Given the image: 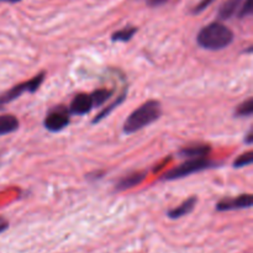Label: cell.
I'll list each match as a JSON object with an SVG mask.
<instances>
[{"mask_svg":"<svg viewBox=\"0 0 253 253\" xmlns=\"http://www.w3.org/2000/svg\"><path fill=\"white\" fill-rule=\"evenodd\" d=\"M71 123V116L69 111H67L63 108H56L52 111H49L48 115L46 116L43 121V126L49 132H59Z\"/></svg>","mask_w":253,"mask_h":253,"instance_id":"5","label":"cell"},{"mask_svg":"<svg viewBox=\"0 0 253 253\" xmlns=\"http://www.w3.org/2000/svg\"><path fill=\"white\" fill-rule=\"evenodd\" d=\"M7 227H9V222H7V220H5L4 217L0 216V234H2Z\"/></svg>","mask_w":253,"mask_h":253,"instance_id":"21","label":"cell"},{"mask_svg":"<svg viewBox=\"0 0 253 253\" xmlns=\"http://www.w3.org/2000/svg\"><path fill=\"white\" fill-rule=\"evenodd\" d=\"M253 142V131L252 128L249 131V133H247V137H246V143H249V145H251Z\"/></svg>","mask_w":253,"mask_h":253,"instance_id":"22","label":"cell"},{"mask_svg":"<svg viewBox=\"0 0 253 253\" xmlns=\"http://www.w3.org/2000/svg\"><path fill=\"white\" fill-rule=\"evenodd\" d=\"M126 95H127V89L125 88V89H124V90H123V93H121L120 95H119V98L116 99L115 101H113V103H111L110 105L106 106V108L104 109L103 111H100V113H99L98 115H96L95 118L93 119V121H91V124H98V123H100V121L103 120V119H105L106 116H108L109 114H110L111 111L114 110V109L118 108V106L120 105V104L123 103L124 100H125V99H126Z\"/></svg>","mask_w":253,"mask_h":253,"instance_id":"13","label":"cell"},{"mask_svg":"<svg viewBox=\"0 0 253 253\" xmlns=\"http://www.w3.org/2000/svg\"><path fill=\"white\" fill-rule=\"evenodd\" d=\"M253 205V197L251 194H242L237 198H227L220 200L216 204L217 211H232V210L250 209Z\"/></svg>","mask_w":253,"mask_h":253,"instance_id":"6","label":"cell"},{"mask_svg":"<svg viewBox=\"0 0 253 253\" xmlns=\"http://www.w3.org/2000/svg\"><path fill=\"white\" fill-rule=\"evenodd\" d=\"M146 172H132L130 174H126L125 177L121 178L115 184L116 192H125V190L131 189L133 187H137L138 184L145 180Z\"/></svg>","mask_w":253,"mask_h":253,"instance_id":"9","label":"cell"},{"mask_svg":"<svg viewBox=\"0 0 253 253\" xmlns=\"http://www.w3.org/2000/svg\"><path fill=\"white\" fill-rule=\"evenodd\" d=\"M93 108L94 106L90 94L81 93L77 94L73 98V100L71 101L69 114H73V115H85V114L90 113Z\"/></svg>","mask_w":253,"mask_h":253,"instance_id":"7","label":"cell"},{"mask_svg":"<svg viewBox=\"0 0 253 253\" xmlns=\"http://www.w3.org/2000/svg\"><path fill=\"white\" fill-rule=\"evenodd\" d=\"M253 163V152L249 151V152H245L244 155L239 156V157L235 160V162L232 163V167L234 168H242L250 166Z\"/></svg>","mask_w":253,"mask_h":253,"instance_id":"17","label":"cell"},{"mask_svg":"<svg viewBox=\"0 0 253 253\" xmlns=\"http://www.w3.org/2000/svg\"><path fill=\"white\" fill-rule=\"evenodd\" d=\"M244 0H227L226 2L220 6L219 12H217V17L220 20H229L232 15L235 14L237 9H239L240 5L242 4Z\"/></svg>","mask_w":253,"mask_h":253,"instance_id":"12","label":"cell"},{"mask_svg":"<svg viewBox=\"0 0 253 253\" xmlns=\"http://www.w3.org/2000/svg\"><path fill=\"white\" fill-rule=\"evenodd\" d=\"M197 203H198L197 197L188 198V199L184 200V202H183L179 207L174 208V209H170L169 211L167 212L168 217L172 220H177V219H180V217L185 216V215L190 214V212L194 210Z\"/></svg>","mask_w":253,"mask_h":253,"instance_id":"10","label":"cell"},{"mask_svg":"<svg viewBox=\"0 0 253 253\" xmlns=\"http://www.w3.org/2000/svg\"><path fill=\"white\" fill-rule=\"evenodd\" d=\"M0 1H6V2H19L21 0H0Z\"/></svg>","mask_w":253,"mask_h":253,"instance_id":"23","label":"cell"},{"mask_svg":"<svg viewBox=\"0 0 253 253\" xmlns=\"http://www.w3.org/2000/svg\"><path fill=\"white\" fill-rule=\"evenodd\" d=\"M234 41V32L221 22H211L199 31L197 42L202 48L219 51L226 48Z\"/></svg>","mask_w":253,"mask_h":253,"instance_id":"1","label":"cell"},{"mask_svg":"<svg viewBox=\"0 0 253 253\" xmlns=\"http://www.w3.org/2000/svg\"><path fill=\"white\" fill-rule=\"evenodd\" d=\"M136 32H137V27L126 26L124 27V29L119 30V31L114 32V34L111 35V40H113L114 42H127L135 36Z\"/></svg>","mask_w":253,"mask_h":253,"instance_id":"14","label":"cell"},{"mask_svg":"<svg viewBox=\"0 0 253 253\" xmlns=\"http://www.w3.org/2000/svg\"><path fill=\"white\" fill-rule=\"evenodd\" d=\"M211 152V146L208 143H195V145L187 146L180 148L178 155L184 158H202L207 157Z\"/></svg>","mask_w":253,"mask_h":253,"instance_id":"8","label":"cell"},{"mask_svg":"<svg viewBox=\"0 0 253 253\" xmlns=\"http://www.w3.org/2000/svg\"><path fill=\"white\" fill-rule=\"evenodd\" d=\"M252 12H253L252 0H244V1H242V6L240 7V11H239L240 19H244V17L250 16V15H252Z\"/></svg>","mask_w":253,"mask_h":253,"instance_id":"18","label":"cell"},{"mask_svg":"<svg viewBox=\"0 0 253 253\" xmlns=\"http://www.w3.org/2000/svg\"><path fill=\"white\" fill-rule=\"evenodd\" d=\"M214 1L215 0H202V1H200L199 4H198L197 6L192 10V12L193 14H200V12L204 11V10L207 9L210 4H212Z\"/></svg>","mask_w":253,"mask_h":253,"instance_id":"19","label":"cell"},{"mask_svg":"<svg viewBox=\"0 0 253 253\" xmlns=\"http://www.w3.org/2000/svg\"><path fill=\"white\" fill-rule=\"evenodd\" d=\"M217 163L214 162L211 160H208L207 157L202 158H190L187 162L182 163L178 167L172 168L170 170H168L167 173H165V175L162 177L163 180H177L180 178H185L188 175L193 174V173L202 172V170L209 169V168L216 167Z\"/></svg>","mask_w":253,"mask_h":253,"instance_id":"3","label":"cell"},{"mask_svg":"<svg viewBox=\"0 0 253 253\" xmlns=\"http://www.w3.org/2000/svg\"><path fill=\"white\" fill-rule=\"evenodd\" d=\"M253 114V99L249 98L247 100H245L244 103L240 104L237 106L236 111H235V115L239 116V118H250Z\"/></svg>","mask_w":253,"mask_h":253,"instance_id":"16","label":"cell"},{"mask_svg":"<svg viewBox=\"0 0 253 253\" xmlns=\"http://www.w3.org/2000/svg\"><path fill=\"white\" fill-rule=\"evenodd\" d=\"M168 0H147V5L148 6H152V7H157L160 5L166 4Z\"/></svg>","mask_w":253,"mask_h":253,"instance_id":"20","label":"cell"},{"mask_svg":"<svg viewBox=\"0 0 253 253\" xmlns=\"http://www.w3.org/2000/svg\"><path fill=\"white\" fill-rule=\"evenodd\" d=\"M19 119L11 114H4L0 115V136L9 135L15 132L19 128Z\"/></svg>","mask_w":253,"mask_h":253,"instance_id":"11","label":"cell"},{"mask_svg":"<svg viewBox=\"0 0 253 253\" xmlns=\"http://www.w3.org/2000/svg\"><path fill=\"white\" fill-rule=\"evenodd\" d=\"M162 115V105L157 100H148L128 115L124 123V132L131 135L157 121Z\"/></svg>","mask_w":253,"mask_h":253,"instance_id":"2","label":"cell"},{"mask_svg":"<svg viewBox=\"0 0 253 253\" xmlns=\"http://www.w3.org/2000/svg\"><path fill=\"white\" fill-rule=\"evenodd\" d=\"M90 96L94 108H99V106L105 104V101H108L113 96V90H109V89H96L95 91L90 94Z\"/></svg>","mask_w":253,"mask_h":253,"instance_id":"15","label":"cell"},{"mask_svg":"<svg viewBox=\"0 0 253 253\" xmlns=\"http://www.w3.org/2000/svg\"><path fill=\"white\" fill-rule=\"evenodd\" d=\"M43 81L44 73L41 72V73L35 76L32 79H30V81L22 82V83L14 85L11 89H9V90H6L5 93H2L0 95V108H2L6 104L11 103V101L16 100L17 98L21 96V94L35 93V91H37L40 86H41V84L43 83Z\"/></svg>","mask_w":253,"mask_h":253,"instance_id":"4","label":"cell"}]
</instances>
